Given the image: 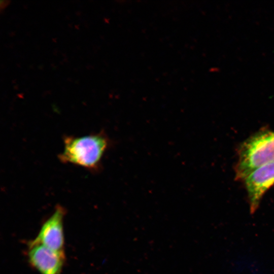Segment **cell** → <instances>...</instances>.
Returning a JSON list of instances; mask_svg holds the SVG:
<instances>
[{
	"mask_svg": "<svg viewBox=\"0 0 274 274\" xmlns=\"http://www.w3.org/2000/svg\"><path fill=\"white\" fill-rule=\"evenodd\" d=\"M65 209L57 205L54 212L42 224L36 237L29 243L42 245L54 251L64 253L63 218Z\"/></svg>",
	"mask_w": 274,
	"mask_h": 274,
	"instance_id": "3957f363",
	"label": "cell"
},
{
	"mask_svg": "<svg viewBox=\"0 0 274 274\" xmlns=\"http://www.w3.org/2000/svg\"><path fill=\"white\" fill-rule=\"evenodd\" d=\"M63 144V151L58 156L61 162L97 171L101 167V159L111 142L100 131L81 136H66Z\"/></svg>",
	"mask_w": 274,
	"mask_h": 274,
	"instance_id": "6da1fadb",
	"label": "cell"
},
{
	"mask_svg": "<svg viewBox=\"0 0 274 274\" xmlns=\"http://www.w3.org/2000/svg\"><path fill=\"white\" fill-rule=\"evenodd\" d=\"M237 154L235 179L243 181L256 169L274 162V131L259 130L241 143Z\"/></svg>",
	"mask_w": 274,
	"mask_h": 274,
	"instance_id": "7a4b0ae2",
	"label": "cell"
},
{
	"mask_svg": "<svg viewBox=\"0 0 274 274\" xmlns=\"http://www.w3.org/2000/svg\"><path fill=\"white\" fill-rule=\"evenodd\" d=\"M243 181L247 193L250 213L254 214L264 194L274 185V162L256 169Z\"/></svg>",
	"mask_w": 274,
	"mask_h": 274,
	"instance_id": "277c9868",
	"label": "cell"
},
{
	"mask_svg": "<svg viewBox=\"0 0 274 274\" xmlns=\"http://www.w3.org/2000/svg\"><path fill=\"white\" fill-rule=\"evenodd\" d=\"M28 262L41 274H61L65 261L64 253L54 251L41 244L29 243Z\"/></svg>",
	"mask_w": 274,
	"mask_h": 274,
	"instance_id": "5b68a950",
	"label": "cell"
}]
</instances>
